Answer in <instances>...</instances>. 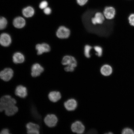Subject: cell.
Wrapping results in <instances>:
<instances>
[{"label":"cell","mask_w":134,"mask_h":134,"mask_svg":"<svg viewBox=\"0 0 134 134\" xmlns=\"http://www.w3.org/2000/svg\"><path fill=\"white\" fill-rule=\"evenodd\" d=\"M13 71L10 68H6L0 72V78L5 81H9L13 77Z\"/></svg>","instance_id":"obj_5"},{"label":"cell","mask_w":134,"mask_h":134,"mask_svg":"<svg viewBox=\"0 0 134 134\" xmlns=\"http://www.w3.org/2000/svg\"><path fill=\"white\" fill-rule=\"evenodd\" d=\"M113 72V69L111 66L108 64L103 65L100 69V72L105 76H110Z\"/></svg>","instance_id":"obj_16"},{"label":"cell","mask_w":134,"mask_h":134,"mask_svg":"<svg viewBox=\"0 0 134 134\" xmlns=\"http://www.w3.org/2000/svg\"><path fill=\"white\" fill-rule=\"evenodd\" d=\"M13 61L16 64L23 63L25 61V57L21 53H15L13 56Z\"/></svg>","instance_id":"obj_18"},{"label":"cell","mask_w":134,"mask_h":134,"mask_svg":"<svg viewBox=\"0 0 134 134\" xmlns=\"http://www.w3.org/2000/svg\"><path fill=\"white\" fill-rule=\"evenodd\" d=\"M71 129L73 133L77 134H82L85 132V127L82 122L77 121L72 124Z\"/></svg>","instance_id":"obj_4"},{"label":"cell","mask_w":134,"mask_h":134,"mask_svg":"<svg viewBox=\"0 0 134 134\" xmlns=\"http://www.w3.org/2000/svg\"><path fill=\"white\" fill-rule=\"evenodd\" d=\"M46 124L49 127H55L58 122V119L56 115L49 114L47 115L44 119Z\"/></svg>","instance_id":"obj_7"},{"label":"cell","mask_w":134,"mask_h":134,"mask_svg":"<svg viewBox=\"0 0 134 134\" xmlns=\"http://www.w3.org/2000/svg\"><path fill=\"white\" fill-rule=\"evenodd\" d=\"M103 14L106 19L112 20L115 18L116 15V10L113 7H107L105 8Z\"/></svg>","instance_id":"obj_6"},{"label":"cell","mask_w":134,"mask_h":134,"mask_svg":"<svg viewBox=\"0 0 134 134\" xmlns=\"http://www.w3.org/2000/svg\"><path fill=\"white\" fill-rule=\"evenodd\" d=\"M8 24L7 20L4 17H0V30H2L6 27Z\"/></svg>","instance_id":"obj_20"},{"label":"cell","mask_w":134,"mask_h":134,"mask_svg":"<svg viewBox=\"0 0 134 134\" xmlns=\"http://www.w3.org/2000/svg\"><path fill=\"white\" fill-rule=\"evenodd\" d=\"M27 133L30 134H38L40 133V127L39 125L30 122L26 125Z\"/></svg>","instance_id":"obj_11"},{"label":"cell","mask_w":134,"mask_h":134,"mask_svg":"<svg viewBox=\"0 0 134 134\" xmlns=\"http://www.w3.org/2000/svg\"><path fill=\"white\" fill-rule=\"evenodd\" d=\"M95 51H96V55L99 57H101L103 54V50L101 47L96 46L94 47Z\"/></svg>","instance_id":"obj_22"},{"label":"cell","mask_w":134,"mask_h":134,"mask_svg":"<svg viewBox=\"0 0 134 134\" xmlns=\"http://www.w3.org/2000/svg\"><path fill=\"white\" fill-rule=\"evenodd\" d=\"M65 109L69 111H73L77 106V103L74 99L71 98L67 100L64 104Z\"/></svg>","instance_id":"obj_8"},{"label":"cell","mask_w":134,"mask_h":134,"mask_svg":"<svg viewBox=\"0 0 134 134\" xmlns=\"http://www.w3.org/2000/svg\"><path fill=\"white\" fill-rule=\"evenodd\" d=\"M26 23L25 19L21 16H18L15 18L13 21V26L18 29H21L24 27Z\"/></svg>","instance_id":"obj_15"},{"label":"cell","mask_w":134,"mask_h":134,"mask_svg":"<svg viewBox=\"0 0 134 134\" xmlns=\"http://www.w3.org/2000/svg\"><path fill=\"white\" fill-rule=\"evenodd\" d=\"M12 42L10 36L7 33H3L0 36V44L4 47H8Z\"/></svg>","instance_id":"obj_9"},{"label":"cell","mask_w":134,"mask_h":134,"mask_svg":"<svg viewBox=\"0 0 134 134\" xmlns=\"http://www.w3.org/2000/svg\"><path fill=\"white\" fill-rule=\"evenodd\" d=\"M92 48L91 46L88 45H86L84 48V54L87 58H89L91 57L90 54V51Z\"/></svg>","instance_id":"obj_21"},{"label":"cell","mask_w":134,"mask_h":134,"mask_svg":"<svg viewBox=\"0 0 134 134\" xmlns=\"http://www.w3.org/2000/svg\"><path fill=\"white\" fill-rule=\"evenodd\" d=\"M62 63L64 66H71L74 68H76L77 65L76 60L74 57L69 55L63 57Z\"/></svg>","instance_id":"obj_3"},{"label":"cell","mask_w":134,"mask_h":134,"mask_svg":"<svg viewBox=\"0 0 134 134\" xmlns=\"http://www.w3.org/2000/svg\"><path fill=\"white\" fill-rule=\"evenodd\" d=\"M75 68L71 66H66L64 68L65 71L67 72H72L74 71Z\"/></svg>","instance_id":"obj_26"},{"label":"cell","mask_w":134,"mask_h":134,"mask_svg":"<svg viewBox=\"0 0 134 134\" xmlns=\"http://www.w3.org/2000/svg\"><path fill=\"white\" fill-rule=\"evenodd\" d=\"M105 18L104 16L103 13L97 12L95 14L94 16L92 18V23L94 25L101 24L105 21Z\"/></svg>","instance_id":"obj_13"},{"label":"cell","mask_w":134,"mask_h":134,"mask_svg":"<svg viewBox=\"0 0 134 134\" xmlns=\"http://www.w3.org/2000/svg\"><path fill=\"white\" fill-rule=\"evenodd\" d=\"M44 70V68L39 64H35L31 68V76L33 77L39 76Z\"/></svg>","instance_id":"obj_12"},{"label":"cell","mask_w":134,"mask_h":134,"mask_svg":"<svg viewBox=\"0 0 134 134\" xmlns=\"http://www.w3.org/2000/svg\"><path fill=\"white\" fill-rule=\"evenodd\" d=\"M48 3L46 1H43L40 3L39 5V8L41 9H44L48 7Z\"/></svg>","instance_id":"obj_25"},{"label":"cell","mask_w":134,"mask_h":134,"mask_svg":"<svg viewBox=\"0 0 134 134\" xmlns=\"http://www.w3.org/2000/svg\"><path fill=\"white\" fill-rule=\"evenodd\" d=\"M15 93L17 96L22 98H24L27 96V90L26 87L20 85L16 87Z\"/></svg>","instance_id":"obj_14"},{"label":"cell","mask_w":134,"mask_h":134,"mask_svg":"<svg viewBox=\"0 0 134 134\" xmlns=\"http://www.w3.org/2000/svg\"><path fill=\"white\" fill-rule=\"evenodd\" d=\"M122 133L123 134H133L134 132L133 130L129 128H125L122 130Z\"/></svg>","instance_id":"obj_24"},{"label":"cell","mask_w":134,"mask_h":134,"mask_svg":"<svg viewBox=\"0 0 134 134\" xmlns=\"http://www.w3.org/2000/svg\"><path fill=\"white\" fill-rule=\"evenodd\" d=\"M36 48L37 51V53L38 55H41L45 53L48 52L51 50L49 45L45 43L37 44Z\"/></svg>","instance_id":"obj_10"},{"label":"cell","mask_w":134,"mask_h":134,"mask_svg":"<svg viewBox=\"0 0 134 134\" xmlns=\"http://www.w3.org/2000/svg\"><path fill=\"white\" fill-rule=\"evenodd\" d=\"M22 13L23 15L25 17L31 18L34 15L35 10L31 7H27L23 9Z\"/></svg>","instance_id":"obj_19"},{"label":"cell","mask_w":134,"mask_h":134,"mask_svg":"<svg viewBox=\"0 0 134 134\" xmlns=\"http://www.w3.org/2000/svg\"><path fill=\"white\" fill-rule=\"evenodd\" d=\"M88 1V0H76L78 4L81 6L84 5Z\"/></svg>","instance_id":"obj_27"},{"label":"cell","mask_w":134,"mask_h":134,"mask_svg":"<svg viewBox=\"0 0 134 134\" xmlns=\"http://www.w3.org/2000/svg\"><path fill=\"white\" fill-rule=\"evenodd\" d=\"M128 19L131 26L134 27V13H132L129 15Z\"/></svg>","instance_id":"obj_23"},{"label":"cell","mask_w":134,"mask_h":134,"mask_svg":"<svg viewBox=\"0 0 134 134\" xmlns=\"http://www.w3.org/2000/svg\"><path fill=\"white\" fill-rule=\"evenodd\" d=\"M0 134H9V130L7 129H4L2 131Z\"/></svg>","instance_id":"obj_29"},{"label":"cell","mask_w":134,"mask_h":134,"mask_svg":"<svg viewBox=\"0 0 134 134\" xmlns=\"http://www.w3.org/2000/svg\"><path fill=\"white\" fill-rule=\"evenodd\" d=\"M61 94L60 92L58 91H53L50 92L48 95L49 99L53 103H56L61 99Z\"/></svg>","instance_id":"obj_17"},{"label":"cell","mask_w":134,"mask_h":134,"mask_svg":"<svg viewBox=\"0 0 134 134\" xmlns=\"http://www.w3.org/2000/svg\"><path fill=\"white\" fill-rule=\"evenodd\" d=\"M71 32L70 30L64 26L59 27L57 31L56 35L60 39H66L70 36Z\"/></svg>","instance_id":"obj_2"},{"label":"cell","mask_w":134,"mask_h":134,"mask_svg":"<svg viewBox=\"0 0 134 134\" xmlns=\"http://www.w3.org/2000/svg\"><path fill=\"white\" fill-rule=\"evenodd\" d=\"M16 100L10 95H6L2 97L0 99V112L5 111L6 115L12 116L18 111L15 105Z\"/></svg>","instance_id":"obj_1"},{"label":"cell","mask_w":134,"mask_h":134,"mask_svg":"<svg viewBox=\"0 0 134 134\" xmlns=\"http://www.w3.org/2000/svg\"><path fill=\"white\" fill-rule=\"evenodd\" d=\"M43 12L45 14L48 15L51 14L52 10L51 8L49 7H47L45 8L43 10Z\"/></svg>","instance_id":"obj_28"}]
</instances>
